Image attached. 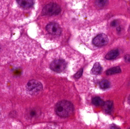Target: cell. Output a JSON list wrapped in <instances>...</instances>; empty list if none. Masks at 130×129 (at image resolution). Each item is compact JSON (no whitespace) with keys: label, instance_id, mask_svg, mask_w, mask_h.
I'll list each match as a JSON object with an SVG mask.
<instances>
[{"label":"cell","instance_id":"obj_12","mask_svg":"<svg viewBox=\"0 0 130 129\" xmlns=\"http://www.w3.org/2000/svg\"><path fill=\"white\" fill-rule=\"evenodd\" d=\"M92 103L97 106H103L105 102L101 98L98 97H94L92 100Z\"/></svg>","mask_w":130,"mask_h":129},{"label":"cell","instance_id":"obj_10","mask_svg":"<svg viewBox=\"0 0 130 129\" xmlns=\"http://www.w3.org/2000/svg\"><path fill=\"white\" fill-rule=\"evenodd\" d=\"M102 67L99 63H96L94 64L91 70V72L94 75H98L101 73Z\"/></svg>","mask_w":130,"mask_h":129},{"label":"cell","instance_id":"obj_5","mask_svg":"<svg viewBox=\"0 0 130 129\" xmlns=\"http://www.w3.org/2000/svg\"><path fill=\"white\" fill-rule=\"evenodd\" d=\"M108 41V38L106 35L104 34H100L94 38L92 43L96 46L100 47L106 45Z\"/></svg>","mask_w":130,"mask_h":129},{"label":"cell","instance_id":"obj_8","mask_svg":"<svg viewBox=\"0 0 130 129\" xmlns=\"http://www.w3.org/2000/svg\"><path fill=\"white\" fill-rule=\"evenodd\" d=\"M119 55V52L118 49H114L109 52L105 56V58L108 60H112L115 59Z\"/></svg>","mask_w":130,"mask_h":129},{"label":"cell","instance_id":"obj_13","mask_svg":"<svg viewBox=\"0 0 130 129\" xmlns=\"http://www.w3.org/2000/svg\"><path fill=\"white\" fill-rule=\"evenodd\" d=\"M100 86L103 89H107L110 86V83L108 80L105 79L100 82Z\"/></svg>","mask_w":130,"mask_h":129},{"label":"cell","instance_id":"obj_14","mask_svg":"<svg viewBox=\"0 0 130 129\" xmlns=\"http://www.w3.org/2000/svg\"><path fill=\"white\" fill-rule=\"evenodd\" d=\"M108 0H96L95 4L97 6L102 7L105 6L107 3Z\"/></svg>","mask_w":130,"mask_h":129},{"label":"cell","instance_id":"obj_16","mask_svg":"<svg viewBox=\"0 0 130 129\" xmlns=\"http://www.w3.org/2000/svg\"><path fill=\"white\" fill-rule=\"evenodd\" d=\"M118 23V22L116 20H114L111 23V26H115L117 25Z\"/></svg>","mask_w":130,"mask_h":129},{"label":"cell","instance_id":"obj_6","mask_svg":"<svg viewBox=\"0 0 130 129\" xmlns=\"http://www.w3.org/2000/svg\"><path fill=\"white\" fill-rule=\"evenodd\" d=\"M46 30L48 33L54 35H59L61 33L62 30L59 25L55 23H51L48 24Z\"/></svg>","mask_w":130,"mask_h":129},{"label":"cell","instance_id":"obj_1","mask_svg":"<svg viewBox=\"0 0 130 129\" xmlns=\"http://www.w3.org/2000/svg\"><path fill=\"white\" fill-rule=\"evenodd\" d=\"M55 111L57 115L61 117H68L71 115L74 111L73 104L67 100H62L56 104Z\"/></svg>","mask_w":130,"mask_h":129},{"label":"cell","instance_id":"obj_2","mask_svg":"<svg viewBox=\"0 0 130 129\" xmlns=\"http://www.w3.org/2000/svg\"><path fill=\"white\" fill-rule=\"evenodd\" d=\"M43 89L42 84L36 80H30L26 85V89L29 93L32 95L40 93Z\"/></svg>","mask_w":130,"mask_h":129},{"label":"cell","instance_id":"obj_15","mask_svg":"<svg viewBox=\"0 0 130 129\" xmlns=\"http://www.w3.org/2000/svg\"><path fill=\"white\" fill-rule=\"evenodd\" d=\"M83 73V69H81L78 72L77 74H75V77L76 78H79L81 77Z\"/></svg>","mask_w":130,"mask_h":129},{"label":"cell","instance_id":"obj_3","mask_svg":"<svg viewBox=\"0 0 130 129\" xmlns=\"http://www.w3.org/2000/svg\"><path fill=\"white\" fill-rule=\"evenodd\" d=\"M67 66V63L64 59H55L50 64V67L53 71L61 73L65 71Z\"/></svg>","mask_w":130,"mask_h":129},{"label":"cell","instance_id":"obj_4","mask_svg":"<svg viewBox=\"0 0 130 129\" xmlns=\"http://www.w3.org/2000/svg\"><path fill=\"white\" fill-rule=\"evenodd\" d=\"M61 11V8L58 5L51 3L44 6L42 11V13L44 15L52 16L58 15Z\"/></svg>","mask_w":130,"mask_h":129},{"label":"cell","instance_id":"obj_17","mask_svg":"<svg viewBox=\"0 0 130 129\" xmlns=\"http://www.w3.org/2000/svg\"><path fill=\"white\" fill-rule=\"evenodd\" d=\"M125 59L128 62H130V55H127L125 56Z\"/></svg>","mask_w":130,"mask_h":129},{"label":"cell","instance_id":"obj_18","mask_svg":"<svg viewBox=\"0 0 130 129\" xmlns=\"http://www.w3.org/2000/svg\"><path fill=\"white\" fill-rule=\"evenodd\" d=\"M128 102L129 104L130 105V95H129V96L128 97Z\"/></svg>","mask_w":130,"mask_h":129},{"label":"cell","instance_id":"obj_11","mask_svg":"<svg viewBox=\"0 0 130 129\" xmlns=\"http://www.w3.org/2000/svg\"><path fill=\"white\" fill-rule=\"evenodd\" d=\"M121 69L119 67H116L108 69L106 72L107 75H112L121 72Z\"/></svg>","mask_w":130,"mask_h":129},{"label":"cell","instance_id":"obj_9","mask_svg":"<svg viewBox=\"0 0 130 129\" xmlns=\"http://www.w3.org/2000/svg\"><path fill=\"white\" fill-rule=\"evenodd\" d=\"M113 102L111 101H108L105 102L103 105L104 110L107 113H110L113 108Z\"/></svg>","mask_w":130,"mask_h":129},{"label":"cell","instance_id":"obj_7","mask_svg":"<svg viewBox=\"0 0 130 129\" xmlns=\"http://www.w3.org/2000/svg\"><path fill=\"white\" fill-rule=\"evenodd\" d=\"M19 5L24 9H28L33 5V0H17Z\"/></svg>","mask_w":130,"mask_h":129}]
</instances>
